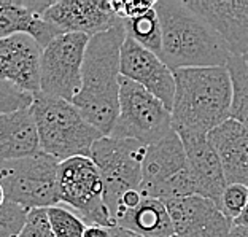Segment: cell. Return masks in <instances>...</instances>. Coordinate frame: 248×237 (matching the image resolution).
Masks as SVG:
<instances>
[{
    "label": "cell",
    "instance_id": "cell-1",
    "mask_svg": "<svg viewBox=\"0 0 248 237\" xmlns=\"http://www.w3.org/2000/svg\"><path fill=\"white\" fill-rule=\"evenodd\" d=\"M127 33L123 22L91 37L83 64V83L73 104L89 124L110 135L120 115L121 49Z\"/></svg>",
    "mask_w": 248,
    "mask_h": 237
},
{
    "label": "cell",
    "instance_id": "cell-2",
    "mask_svg": "<svg viewBox=\"0 0 248 237\" xmlns=\"http://www.w3.org/2000/svg\"><path fill=\"white\" fill-rule=\"evenodd\" d=\"M173 73L177 91L172 127L180 137L208 135L231 120L234 88L228 67L182 69Z\"/></svg>",
    "mask_w": 248,
    "mask_h": 237
},
{
    "label": "cell",
    "instance_id": "cell-3",
    "mask_svg": "<svg viewBox=\"0 0 248 237\" xmlns=\"http://www.w3.org/2000/svg\"><path fill=\"white\" fill-rule=\"evenodd\" d=\"M162 27L161 59L172 72L228 67L231 51L219 33L180 0L155 2Z\"/></svg>",
    "mask_w": 248,
    "mask_h": 237
},
{
    "label": "cell",
    "instance_id": "cell-4",
    "mask_svg": "<svg viewBox=\"0 0 248 237\" xmlns=\"http://www.w3.org/2000/svg\"><path fill=\"white\" fill-rule=\"evenodd\" d=\"M42 151L59 162L72 158H91L94 143L105 135L89 124L75 104L65 99L38 94L32 107Z\"/></svg>",
    "mask_w": 248,
    "mask_h": 237
},
{
    "label": "cell",
    "instance_id": "cell-5",
    "mask_svg": "<svg viewBox=\"0 0 248 237\" xmlns=\"http://www.w3.org/2000/svg\"><path fill=\"white\" fill-rule=\"evenodd\" d=\"M148 146L137 140L107 137L99 139L91 151V159L99 167L104 182V199L111 221L129 191H140L142 167Z\"/></svg>",
    "mask_w": 248,
    "mask_h": 237
},
{
    "label": "cell",
    "instance_id": "cell-6",
    "mask_svg": "<svg viewBox=\"0 0 248 237\" xmlns=\"http://www.w3.org/2000/svg\"><path fill=\"white\" fill-rule=\"evenodd\" d=\"M172 132V111L166 104L139 83L121 75L120 115L110 137L137 140L148 146Z\"/></svg>",
    "mask_w": 248,
    "mask_h": 237
},
{
    "label": "cell",
    "instance_id": "cell-7",
    "mask_svg": "<svg viewBox=\"0 0 248 237\" xmlns=\"http://www.w3.org/2000/svg\"><path fill=\"white\" fill-rule=\"evenodd\" d=\"M140 191L162 202L196 194L185 145L175 131L161 142L148 145Z\"/></svg>",
    "mask_w": 248,
    "mask_h": 237
},
{
    "label": "cell",
    "instance_id": "cell-8",
    "mask_svg": "<svg viewBox=\"0 0 248 237\" xmlns=\"http://www.w3.org/2000/svg\"><path fill=\"white\" fill-rule=\"evenodd\" d=\"M59 164L58 159L43 151L24 159L2 161V199L16 202L29 210L59 205Z\"/></svg>",
    "mask_w": 248,
    "mask_h": 237
},
{
    "label": "cell",
    "instance_id": "cell-9",
    "mask_svg": "<svg viewBox=\"0 0 248 237\" xmlns=\"http://www.w3.org/2000/svg\"><path fill=\"white\" fill-rule=\"evenodd\" d=\"M59 204L81 217L88 226H113L104 199V182L91 158H72L59 164Z\"/></svg>",
    "mask_w": 248,
    "mask_h": 237
},
{
    "label": "cell",
    "instance_id": "cell-10",
    "mask_svg": "<svg viewBox=\"0 0 248 237\" xmlns=\"http://www.w3.org/2000/svg\"><path fill=\"white\" fill-rule=\"evenodd\" d=\"M91 37L62 33L43 49L42 94L73 102L81 89L83 64Z\"/></svg>",
    "mask_w": 248,
    "mask_h": 237
},
{
    "label": "cell",
    "instance_id": "cell-11",
    "mask_svg": "<svg viewBox=\"0 0 248 237\" xmlns=\"http://www.w3.org/2000/svg\"><path fill=\"white\" fill-rule=\"evenodd\" d=\"M43 19L61 33H84L88 37L104 33L123 22L113 2L99 0H56L43 15Z\"/></svg>",
    "mask_w": 248,
    "mask_h": 237
},
{
    "label": "cell",
    "instance_id": "cell-12",
    "mask_svg": "<svg viewBox=\"0 0 248 237\" xmlns=\"http://www.w3.org/2000/svg\"><path fill=\"white\" fill-rule=\"evenodd\" d=\"M121 75L155 94L172 111L177 91L175 73L159 56L143 48L131 37L126 38L121 49Z\"/></svg>",
    "mask_w": 248,
    "mask_h": 237
},
{
    "label": "cell",
    "instance_id": "cell-13",
    "mask_svg": "<svg viewBox=\"0 0 248 237\" xmlns=\"http://www.w3.org/2000/svg\"><path fill=\"white\" fill-rule=\"evenodd\" d=\"M177 237H229L234 223L213 201L188 196L166 202Z\"/></svg>",
    "mask_w": 248,
    "mask_h": 237
},
{
    "label": "cell",
    "instance_id": "cell-14",
    "mask_svg": "<svg viewBox=\"0 0 248 237\" xmlns=\"http://www.w3.org/2000/svg\"><path fill=\"white\" fill-rule=\"evenodd\" d=\"M43 48L35 38L16 33L0 40V80L10 81L26 91H42Z\"/></svg>",
    "mask_w": 248,
    "mask_h": 237
},
{
    "label": "cell",
    "instance_id": "cell-15",
    "mask_svg": "<svg viewBox=\"0 0 248 237\" xmlns=\"http://www.w3.org/2000/svg\"><path fill=\"white\" fill-rule=\"evenodd\" d=\"M215 29L232 56L248 51V0H185Z\"/></svg>",
    "mask_w": 248,
    "mask_h": 237
},
{
    "label": "cell",
    "instance_id": "cell-16",
    "mask_svg": "<svg viewBox=\"0 0 248 237\" xmlns=\"http://www.w3.org/2000/svg\"><path fill=\"white\" fill-rule=\"evenodd\" d=\"M54 2L48 0H0V40L16 33H26L45 49L62 33L43 19Z\"/></svg>",
    "mask_w": 248,
    "mask_h": 237
},
{
    "label": "cell",
    "instance_id": "cell-17",
    "mask_svg": "<svg viewBox=\"0 0 248 237\" xmlns=\"http://www.w3.org/2000/svg\"><path fill=\"white\" fill-rule=\"evenodd\" d=\"M180 139L188 156L196 194L218 204L229 183L224 175L219 156L208 140V135H185Z\"/></svg>",
    "mask_w": 248,
    "mask_h": 237
},
{
    "label": "cell",
    "instance_id": "cell-18",
    "mask_svg": "<svg viewBox=\"0 0 248 237\" xmlns=\"http://www.w3.org/2000/svg\"><path fill=\"white\" fill-rule=\"evenodd\" d=\"M219 156L228 183L248 186V129L229 120L208 134Z\"/></svg>",
    "mask_w": 248,
    "mask_h": 237
},
{
    "label": "cell",
    "instance_id": "cell-19",
    "mask_svg": "<svg viewBox=\"0 0 248 237\" xmlns=\"http://www.w3.org/2000/svg\"><path fill=\"white\" fill-rule=\"evenodd\" d=\"M38 153H42V143L32 110H22L0 116L2 161L24 159Z\"/></svg>",
    "mask_w": 248,
    "mask_h": 237
},
{
    "label": "cell",
    "instance_id": "cell-20",
    "mask_svg": "<svg viewBox=\"0 0 248 237\" xmlns=\"http://www.w3.org/2000/svg\"><path fill=\"white\" fill-rule=\"evenodd\" d=\"M115 226L127 229L139 237H173V224L166 202L143 196L134 208L123 210L115 220Z\"/></svg>",
    "mask_w": 248,
    "mask_h": 237
},
{
    "label": "cell",
    "instance_id": "cell-21",
    "mask_svg": "<svg viewBox=\"0 0 248 237\" xmlns=\"http://www.w3.org/2000/svg\"><path fill=\"white\" fill-rule=\"evenodd\" d=\"M123 24L126 27L127 37H131L143 48L150 49L161 58L162 53V27L156 8H150L140 15L131 16L127 19H123Z\"/></svg>",
    "mask_w": 248,
    "mask_h": 237
},
{
    "label": "cell",
    "instance_id": "cell-22",
    "mask_svg": "<svg viewBox=\"0 0 248 237\" xmlns=\"http://www.w3.org/2000/svg\"><path fill=\"white\" fill-rule=\"evenodd\" d=\"M228 70L234 88L231 120L240 123L248 129V65L242 56H231Z\"/></svg>",
    "mask_w": 248,
    "mask_h": 237
},
{
    "label": "cell",
    "instance_id": "cell-23",
    "mask_svg": "<svg viewBox=\"0 0 248 237\" xmlns=\"http://www.w3.org/2000/svg\"><path fill=\"white\" fill-rule=\"evenodd\" d=\"M48 218L56 237H83L88 229V223L64 205L49 207Z\"/></svg>",
    "mask_w": 248,
    "mask_h": 237
},
{
    "label": "cell",
    "instance_id": "cell-24",
    "mask_svg": "<svg viewBox=\"0 0 248 237\" xmlns=\"http://www.w3.org/2000/svg\"><path fill=\"white\" fill-rule=\"evenodd\" d=\"M38 94L26 91L16 84L0 80V113L8 115L16 111L31 110Z\"/></svg>",
    "mask_w": 248,
    "mask_h": 237
},
{
    "label": "cell",
    "instance_id": "cell-25",
    "mask_svg": "<svg viewBox=\"0 0 248 237\" xmlns=\"http://www.w3.org/2000/svg\"><path fill=\"white\" fill-rule=\"evenodd\" d=\"M31 210L16 202L2 199L0 204V237H19Z\"/></svg>",
    "mask_w": 248,
    "mask_h": 237
},
{
    "label": "cell",
    "instance_id": "cell-26",
    "mask_svg": "<svg viewBox=\"0 0 248 237\" xmlns=\"http://www.w3.org/2000/svg\"><path fill=\"white\" fill-rule=\"evenodd\" d=\"M247 204H248V186L239 183H229L217 205L224 213V217L229 218L234 223L244 213Z\"/></svg>",
    "mask_w": 248,
    "mask_h": 237
},
{
    "label": "cell",
    "instance_id": "cell-27",
    "mask_svg": "<svg viewBox=\"0 0 248 237\" xmlns=\"http://www.w3.org/2000/svg\"><path fill=\"white\" fill-rule=\"evenodd\" d=\"M19 237H56L48 218V208L31 210L24 229Z\"/></svg>",
    "mask_w": 248,
    "mask_h": 237
},
{
    "label": "cell",
    "instance_id": "cell-28",
    "mask_svg": "<svg viewBox=\"0 0 248 237\" xmlns=\"http://www.w3.org/2000/svg\"><path fill=\"white\" fill-rule=\"evenodd\" d=\"M83 237H111V226H88Z\"/></svg>",
    "mask_w": 248,
    "mask_h": 237
},
{
    "label": "cell",
    "instance_id": "cell-29",
    "mask_svg": "<svg viewBox=\"0 0 248 237\" xmlns=\"http://www.w3.org/2000/svg\"><path fill=\"white\" fill-rule=\"evenodd\" d=\"M111 237H139V236H135L131 231L123 229L120 226H111Z\"/></svg>",
    "mask_w": 248,
    "mask_h": 237
},
{
    "label": "cell",
    "instance_id": "cell-30",
    "mask_svg": "<svg viewBox=\"0 0 248 237\" xmlns=\"http://www.w3.org/2000/svg\"><path fill=\"white\" fill-rule=\"evenodd\" d=\"M229 237H248V228L245 226H232Z\"/></svg>",
    "mask_w": 248,
    "mask_h": 237
},
{
    "label": "cell",
    "instance_id": "cell-31",
    "mask_svg": "<svg viewBox=\"0 0 248 237\" xmlns=\"http://www.w3.org/2000/svg\"><path fill=\"white\" fill-rule=\"evenodd\" d=\"M234 226H245V228H248V204L245 207L244 213H242V215L234 221Z\"/></svg>",
    "mask_w": 248,
    "mask_h": 237
},
{
    "label": "cell",
    "instance_id": "cell-32",
    "mask_svg": "<svg viewBox=\"0 0 248 237\" xmlns=\"http://www.w3.org/2000/svg\"><path fill=\"white\" fill-rule=\"evenodd\" d=\"M242 58H244V61H245V64L248 65V51H247V53H245L244 56H242Z\"/></svg>",
    "mask_w": 248,
    "mask_h": 237
},
{
    "label": "cell",
    "instance_id": "cell-33",
    "mask_svg": "<svg viewBox=\"0 0 248 237\" xmlns=\"http://www.w3.org/2000/svg\"><path fill=\"white\" fill-rule=\"evenodd\" d=\"M173 237H177V236H173Z\"/></svg>",
    "mask_w": 248,
    "mask_h": 237
}]
</instances>
